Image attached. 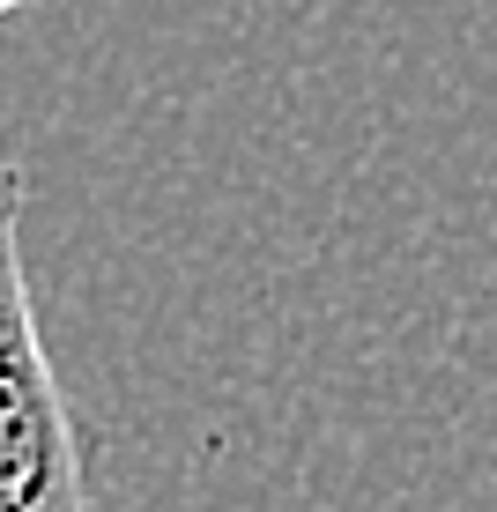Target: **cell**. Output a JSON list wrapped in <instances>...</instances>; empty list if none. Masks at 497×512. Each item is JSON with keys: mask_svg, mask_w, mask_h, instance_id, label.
<instances>
[{"mask_svg": "<svg viewBox=\"0 0 497 512\" xmlns=\"http://www.w3.org/2000/svg\"><path fill=\"white\" fill-rule=\"evenodd\" d=\"M23 201H30V179L0 149V512H97L90 438L67 409V386L38 334Z\"/></svg>", "mask_w": 497, "mask_h": 512, "instance_id": "1", "label": "cell"}, {"mask_svg": "<svg viewBox=\"0 0 497 512\" xmlns=\"http://www.w3.org/2000/svg\"><path fill=\"white\" fill-rule=\"evenodd\" d=\"M15 8H23V0H0V15H15Z\"/></svg>", "mask_w": 497, "mask_h": 512, "instance_id": "2", "label": "cell"}]
</instances>
